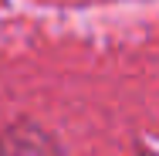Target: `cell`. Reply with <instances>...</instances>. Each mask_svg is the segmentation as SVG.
Returning <instances> with one entry per match:
<instances>
[{
	"label": "cell",
	"instance_id": "obj_1",
	"mask_svg": "<svg viewBox=\"0 0 159 156\" xmlns=\"http://www.w3.org/2000/svg\"><path fill=\"white\" fill-rule=\"evenodd\" d=\"M0 156H58L54 143L34 129H14L0 136Z\"/></svg>",
	"mask_w": 159,
	"mask_h": 156
},
{
	"label": "cell",
	"instance_id": "obj_2",
	"mask_svg": "<svg viewBox=\"0 0 159 156\" xmlns=\"http://www.w3.org/2000/svg\"><path fill=\"white\" fill-rule=\"evenodd\" d=\"M146 156H149V153H146Z\"/></svg>",
	"mask_w": 159,
	"mask_h": 156
}]
</instances>
